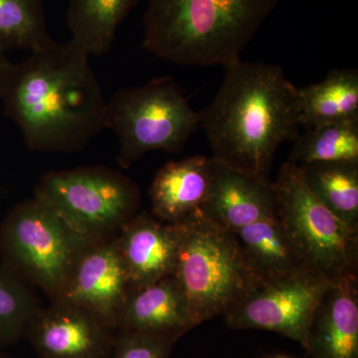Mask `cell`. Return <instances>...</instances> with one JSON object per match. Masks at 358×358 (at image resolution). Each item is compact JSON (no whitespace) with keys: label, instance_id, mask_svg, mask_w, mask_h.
<instances>
[{"label":"cell","instance_id":"9c48e42d","mask_svg":"<svg viewBox=\"0 0 358 358\" xmlns=\"http://www.w3.org/2000/svg\"><path fill=\"white\" fill-rule=\"evenodd\" d=\"M333 282L317 273L305 272L258 285L223 317L232 329L274 331L305 348L313 313Z\"/></svg>","mask_w":358,"mask_h":358},{"label":"cell","instance_id":"ffe728a7","mask_svg":"<svg viewBox=\"0 0 358 358\" xmlns=\"http://www.w3.org/2000/svg\"><path fill=\"white\" fill-rule=\"evenodd\" d=\"M310 192L348 227L358 231V162L300 166Z\"/></svg>","mask_w":358,"mask_h":358},{"label":"cell","instance_id":"6da1fadb","mask_svg":"<svg viewBox=\"0 0 358 358\" xmlns=\"http://www.w3.org/2000/svg\"><path fill=\"white\" fill-rule=\"evenodd\" d=\"M89 58L52 39L11 64L0 100L29 150L78 152L105 128L107 102Z\"/></svg>","mask_w":358,"mask_h":358},{"label":"cell","instance_id":"30bf717a","mask_svg":"<svg viewBox=\"0 0 358 358\" xmlns=\"http://www.w3.org/2000/svg\"><path fill=\"white\" fill-rule=\"evenodd\" d=\"M115 336L95 313L60 300L40 308L25 334L40 358H109Z\"/></svg>","mask_w":358,"mask_h":358},{"label":"cell","instance_id":"9a60e30c","mask_svg":"<svg viewBox=\"0 0 358 358\" xmlns=\"http://www.w3.org/2000/svg\"><path fill=\"white\" fill-rule=\"evenodd\" d=\"M194 327L173 275L131 289L117 319V331L159 334L178 341Z\"/></svg>","mask_w":358,"mask_h":358},{"label":"cell","instance_id":"ac0fdd59","mask_svg":"<svg viewBox=\"0 0 358 358\" xmlns=\"http://www.w3.org/2000/svg\"><path fill=\"white\" fill-rule=\"evenodd\" d=\"M141 0H70L66 22L70 43L89 56H101L112 48L122 21Z\"/></svg>","mask_w":358,"mask_h":358},{"label":"cell","instance_id":"4fadbf2b","mask_svg":"<svg viewBox=\"0 0 358 358\" xmlns=\"http://www.w3.org/2000/svg\"><path fill=\"white\" fill-rule=\"evenodd\" d=\"M115 242L131 289L173 275L179 243L176 224L141 212L122 228Z\"/></svg>","mask_w":358,"mask_h":358},{"label":"cell","instance_id":"5bb4252c","mask_svg":"<svg viewBox=\"0 0 358 358\" xmlns=\"http://www.w3.org/2000/svg\"><path fill=\"white\" fill-rule=\"evenodd\" d=\"M305 350L310 358H358V278L331 282L313 313Z\"/></svg>","mask_w":358,"mask_h":358},{"label":"cell","instance_id":"7a4b0ae2","mask_svg":"<svg viewBox=\"0 0 358 358\" xmlns=\"http://www.w3.org/2000/svg\"><path fill=\"white\" fill-rule=\"evenodd\" d=\"M224 69L215 98L199 112L212 157L268 176L280 145L299 136L298 88L278 65L240 59Z\"/></svg>","mask_w":358,"mask_h":358},{"label":"cell","instance_id":"5b68a950","mask_svg":"<svg viewBox=\"0 0 358 358\" xmlns=\"http://www.w3.org/2000/svg\"><path fill=\"white\" fill-rule=\"evenodd\" d=\"M93 244L36 196L15 205L0 226L2 266L51 301L60 296L80 257Z\"/></svg>","mask_w":358,"mask_h":358},{"label":"cell","instance_id":"603a6c76","mask_svg":"<svg viewBox=\"0 0 358 358\" xmlns=\"http://www.w3.org/2000/svg\"><path fill=\"white\" fill-rule=\"evenodd\" d=\"M40 308L31 286L0 266V348L25 336Z\"/></svg>","mask_w":358,"mask_h":358},{"label":"cell","instance_id":"d4e9b609","mask_svg":"<svg viewBox=\"0 0 358 358\" xmlns=\"http://www.w3.org/2000/svg\"><path fill=\"white\" fill-rule=\"evenodd\" d=\"M6 53V52L3 49L0 48V92H1L4 81H6L7 73L11 67V63L7 59Z\"/></svg>","mask_w":358,"mask_h":358},{"label":"cell","instance_id":"3957f363","mask_svg":"<svg viewBox=\"0 0 358 358\" xmlns=\"http://www.w3.org/2000/svg\"><path fill=\"white\" fill-rule=\"evenodd\" d=\"M279 0H148L143 47L185 66H226L240 60Z\"/></svg>","mask_w":358,"mask_h":358},{"label":"cell","instance_id":"484cf974","mask_svg":"<svg viewBox=\"0 0 358 358\" xmlns=\"http://www.w3.org/2000/svg\"><path fill=\"white\" fill-rule=\"evenodd\" d=\"M271 358H291V357H284V355H279V357H271Z\"/></svg>","mask_w":358,"mask_h":358},{"label":"cell","instance_id":"4316f807","mask_svg":"<svg viewBox=\"0 0 358 358\" xmlns=\"http://www.w3.org/2000/svg\"><path fill=\"white\" fill-rule=\"evenodd\" d=\"M0 358H8V357H6V355H1V353H0Z\"/></svg>","mask_w":358,"mask_h":358},{"label":"cell","instance_id":"d6986e66","mask_svg":"<svg viewBox=\"0 0 358 358\" xmlns=\"http://www.w3.org/2000/svg\"><path fill=\"white\" fill-rule=\"evenodd\" d=\"M300 124L312 128L327 122L358 120V72L331 71L324 81L298 88Z\"/></svg>","mask_w":358,"mask_h":358},{"label":"cell","instance_id":"52a82bcc","mask_svg":"<svg viewBox=\"0 0 358 358\" xmlns=\"http://www.w3.org/2000/svg\"><path fill=\"white\" fill-rule=\"evenodd\" d=\"M34 196L89 241L117 236L140 210L138 186L120 171L102 166L49 171Z\"/></svg>","mask_w":358,"mask_h":358},{"label":"cell","instance_id":"8fae6325","mask_svg":"<svg viewBox=\"0 0 358 358\" xmlns=\"http://www.w3.org/2000/svg\"><path fill=\"white\" fill-rule=\"evenodd\" d=\"M129 289L114 237L91 245L82 254L57 300L87 308L117 329V315Z\"/></svg>","mask_w":358,"mask_h":358},{"label":"cell","instance_id":"ba28073f","mask_svg":"<svg viewBox=\"0 0 358 358\" xmlns=\"http://www.w3.org/2000/svg\"><path fill=\"white\" fill-rule=\"evenodd\" d=\"M273 183L275 215L308 268L329 281L358 278V231L310 192L300 166L289 159Z\"/></svg>","mask_w":358,"mask_h":358},{"label":"cell","instance_id":"277c9868","mask_svg":"<svg viewBox=\"0 0 358 358\" xmlns=\"http://www.w3.org/2000/svg\"><path fill=\"white\" fill-rule=\"evenodd\" d=\"M179 243L173 277L195 327L224 315L257 286L236 235L197 211L176 223Z\"/></svg>","mask_w":358,"mask_h":358},{"label":"cell","instance_id":"7402d4cb","mask_svg":"<svg viewBox=\"0 0 358 358\" xmlns=\"http://www.w3.org/2000/svg\"><path fill=\"white\" fill-rule=\"evenodd\" d=\"M51 40L43 0H0V48L31 52Z\"/></svg>","mask_w":358,"mask_h":358},{"label":"cell","instance_id":"cb8c5ba5","mask_svg":"<svg viewBox=\"0 0 358 358\" xmlns=\"http://www.w3.org/2000/svg\"><path fill=\"white\" fill-rule=\"evenodd\" d=\"M176 341L159 334L117 331L109 358H169Z\"/></svg>","mask_w":358,"mask_h":358},{"label":"cell","instance_id":"2e32d148","mask_svg":"<svg viewBox=\"0 0 358 358\" xmlns=\"http://www.w3.org/2000/svg\"><path fill=\"white\" fill-rule=\"evenodd\" d=\"M210 157L194 155L167 162L150 189L152 215L176 224L201 210L210 189Z\"/></svg>","mask_w":358,"mask_h":358},{"label":"cell","instance_id":"e0dca14e","mask_svg":"<svg viewBox=\"0 0 358 358\" xmlns=\"http://www.w3.org/2000/svg\"><path fill=\"white\" fill-rule=\"evenodd\" d=\"M234 234L257 286L312 272L277 215L245 226Z\"/></svg>","mask_w":358,"mask_h":358},{"label":"cell","instance_id":"7c38bea8","mask_svg":"<svg viewBox=\"0 0 358 358\" xmlns=\"http://www.w3.org/2000/svg\"><path fill=\"white\" fill-rule=\"evenodd\" d=\"M210 189L201 210L235 233L245 226L275 215L274 183L268 176L249 173L210 157Z\"/></svg>","mask_w":358,"mask_h":358},{"label":"cell","instance_id":"44dd1931","mask_svg":"<svg viewBox=\"0 0 358 358\" xmlns=\"http://www.w3.org/2000/svg\"><path fill=\"white\" fill-rule=\"evenodd\" d=\"M289 160L313 162H358V120L327 122L308 128L294 141Z\"/></svg>","mask_w":358,"mask_h":358},{"label":"cell","instance_id":"8992f818","mask_svg":"<svg viewBox=\"0 0 358 358\" xmlns=\"http://www.w3.org/2000/svg\"><path fill=\"white\" fill-rule=\"evenodd\" d=\"M199 124L200 113L192 109L171 76L121 89L106 106L105 128L117 136V162L122 169L154 150L180 152Z\"/></svg>","mask_w":358,"mask_h":358}]
</instances>
